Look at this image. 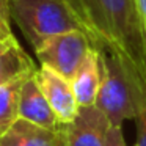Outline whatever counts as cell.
Listing matches in <instances>:
<instances>
[{
	"label": "cell",
	"instance_id": "obj_1",
	"mask_svg": "<svg viewBox=\"0 0 146 146\" xmlns=\"http://www.w3.org/2000/svg\"><path fill=\"white\" fill-rule=\"evenodd\" d=\"M91 42L126 55L146 79V33L137 0H64Z\"/></svg>",
	"mask_w": 146,
	"mask_h": 146
},
{
	"label": "cell",
	"instance_id": "obj_2",
	"mask_svg": "<svg viewBox=\"0 0 146 146\" xmlns=\"http://www.w3.org/2000/svg\"><path fill=\"white\" fill-rule=\"evenodd\" d=\"M91 44L98 52L101 68L96 107L111 126H123L126 119H135L138 113V101L146 90V79L126 55L108 42L94 41Z\"/></svg>",
	"mask_w": 146,
	"mask_h": 146
},
{
	"label": "cell",
	"instance_id": "obj_3",
	"mask_svg": "<svg viewBox=\"0 0 146 146\" xmlns=\"http://www.w3.org/2000/svg\"><path fill=\"white\" fill-rule=\"evenodd\" d=\"M10 14L35 50L54 36L83 32L64 0H10Z\"/></svg>",
	"mask_w": 146,
	"mask_h": 146
},
{
	"label": "cell",
	"instance_id": "obj_4",
	"mask_svg": "<svg viewBox=\"0 0 146 146\" xmlns=\"http://www.w3.org/2000/svg\"><path fill=\"white\" fill-rule=\"evenodd\" d=\"M91 49L93 44L90 36L82 30H76L47 39L36 49L35 54L41 66L72 80Z\"/></svg>",
	"mask_w": 146,
	"mask_h": 146
},
{
	"label": "cell",
	"instance_id": "obj_5",
	"mask_svg": "<svg viewBox=\"0 0 146 146\" xmlns=\"http://www.w3.org/2000/svg\"><path fill=\"white\" fill-rule=\"evenodd\" d=\"M36 80L39 88L44 93L46 99L49 101L52 110L55 111L58 121L61 124H69L76 119L79 113V104L72 91L71 80L64 79L58 72L49 69V68H38L36 71Z\"/></svg>",
	"mask_w": 146,
	"mask_h": 146
},
{
	"label": "cell",
	"instance_id": "obj_6",
	"mask_svg": "<svg viewBox=\"0 0 146 146\" xmlns=\"http://www.w3.org/2000/svg\"><path fill=\"white\" fill-rule=\"evenodd\" d=\"M108 118L96 105L80 107L76 119L61 126L66 146H105Z\"/></svg>",
	"mask_w": 146,
	"mask_h": 146
},
{
	"label": "cell",
	"instance_id": "obj_7",
	"mask_svg": "<svg viewBox=\"0 0 146 146\" xmlns=\"http://www.w3.org/2000/svg\"><path fill=\"white\" fill-rule=\"evenodd\" d=\"M19 118L54 132H58L63 126L39 88L36 72L32 74L22 85L19 99Z\"/></svg>",
	"mask_w": 146,
	"mask_h": 146
},
{
	"label": "cell",
	"instance_id": "obj_8",
	"mask_svg": "<svg viewBox=\"0 0 146 146\" xmlns=\"http://www.w3.org/2000/svg\"><path fill=\"white\" fill-rule=\"evenodd\" d=\"M71 85L79 107L96 105L101 86V68H99L98 52L94 49L90 50L83 63L80 64L76 76L71 80Z\"/></svg>",
	"mask_w": 146,
	"mask_h": 146
},
{
	"label": "cell",
	"instance_id": "obj_9",
	"mask_svg": "<svg viewBox=\"0 0 146 146\" xmlns=\"http://www.w3.org/2000/svg\"><path fill=\"white\" fill-rule=\"evenodd\" d=\"M38 68L29 57L17 39L10 42L0 41V85L36 72Z\"/></svg>",
	"mask_w": 146,
	"mask_h": 146
},
{
	"label": "cell",
	"instance_id": "obj_10",
	"mask_svg": "<svg viewBox=\"0 0 146 146\" xmlns=\"http://www.w3.org/2000/svg\"><path fill=\"white\" fill-rule=\"evenodd\" d=\"M0 146H58V132L19 118L5 135L0 137Z\"/></svg>",
	"mask_w": 146,
	"mask_h": 146
},
{
	"label": "cell",
	"instance_id": "obj_11",
	"mask_svg": "<svg viewBox=\"0 0 146 146\" xmlns=\"http://www.w3.org/2000/svg\"><path fill=\"white\" fill-rule=\"evenodd\" d=\"M30 76L19 77V79L0 85V137L5 135L13 127V124L19 119L21 90H22L24 82Z\"/></svg>",
	"mask_w": 146,
	"mask_h": 146
},
{
	"label": "cell",
	"instance_id": "obj_12",
	"mask_svg": "<svg viewBox=\"0 0 146 146\" xmlns=\"http://www.w3.org/2000/svg\"><path fill=\"white\" fill-rule=\"evenodd\" d=\"M10 21V0H0V41L2 42H10L16 39L13 30H11Z\"/></svg>",
	"mask_w": 146,
	"mask_h": 146
},
{
	"label": "cell",
	"instance_id": "obj_13",
	"mask_svg": "<svg viewBox=\"0 0 146 146\" xmlns=\"http://www.w3.org/2000/svg\"><path fill=\"white\" fill-rule=\"evenodd\" d=\"M105 146H129L123 132V126H111L108 127L105 135Z\"/></svg>",
	"mask_w": 146,
	"mask_h": 146
},
{
	"label": "cell",
	"instance_id": "obj_14",
	"mask_svg": "<svg viewBox=\"0 0 146 146\" xmlns=\"http://www.w3.org/2000/svg\"><path fill=\"white\" fill-rule=\"evenodd\" d=\"M138 2V8H140V14H141V21L145 25V33H146V0H137Z\"/></svg>",
	"mask_w": 146,
	"mask_h": 146
},
{
	"label": "cell",
	"instance_id": "obj_15",
	"mask_svg": "<svg viewBox=\"0 0 146 146\" xmlns=\"http://www.w3.org/2000/svg\"><path fill=\"white\" fill-rule=\"evenodd\" d=\"M58 146H66V140H64V133L63 130H58Z\"/></svg>",
	"mask_w": 146,
	"mask_h": 146
}]
</instances>
